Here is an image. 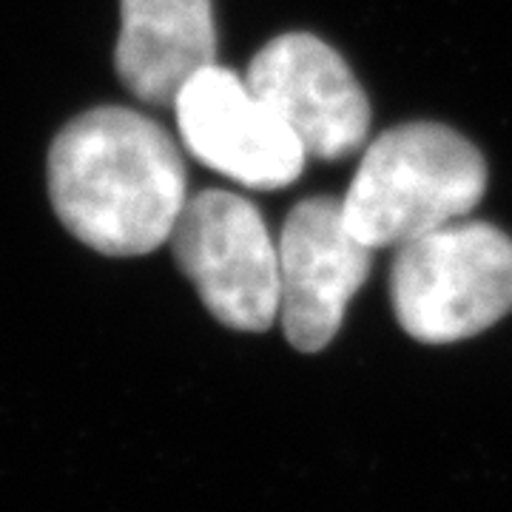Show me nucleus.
Instances as JSON below:
<instances>
[{
  "mask_svg": "<svg viewBox=\"0 0 512 512\" xmlns=\"http://www.w3.org/2000/svg\"><path fill=\"white\" fill-rule=\"evenodd\" d=\"M390 302L421 345L473 339L512 313V237L490 222L456 220L404 242L390 268Z\"/></svg>",
  "mask_w": 512,
  "mask_h": 512,
  "instance_id": "3",
  "label": "nucleus"
},
{
  "mask_svg": "<svg viewBox=\"0 0 512 512\" xmlns=\"http://www.w3.org/2000/svg\"><path fill=\"white\" fill-rule=\"evenodd\" d=\"M279 319L293 348L319 353L336 339L350 299L373 268V248L353 237L342 200H302L282 225Z\"/></svg>",
  "mask_w": 512,
  "mask_h": 512,
  "instance_id": "5",
  "label": "nucleus"
},
{
  "mask_svg": "<svg viewBox=\"0 0 512 512\" xmlns=\"http://www.w3.org/2000/svg\"><path fill=\"white\" fill-rule=\"evenodd\" d=\"M60 222L106 256H143L171 239L188 200L180 148L160 123L123 106L74 117L49 151Z\"/></svg>",
  "mask_w": 512,
  "mask_h": 512,
  "instance_id": "1",
  "label": "nucleus"
},
{
  "mask_svg": "<svg viewBox=\"0 0 512 512\" xmlns=\"http://www.w3.org/2000/svg\"><path fill=\"white\" fill-rule=\"evenodd\" d=\"M487 191V163L441 123L387 128L367 148L342 200L345 222L367 248H399L467 217Z\"/></svg>",
  "mask_w": 512,
  "mask_h": 512,
  "instance_id": "2",
  "label": "nucleus"
},
{
  "mask_svg": "<svg viewBox=\"0 0 512 512\" xmlns=\"http://www.w3.org/2000/svg\"><path fill=\"white\" fill-rule=\"evenodd\" d=\"M185 148L228 180L276 191L299 180L308 151L239 74L208 66L174 100Z\"/></svg>",
  "mask_w": 512,
  "mask_h": 512,
  "instance_id": "7",
  "label": "nucleus"
},
{
  "mask_svg": "<svg viewBox=\"0 0 512 512\" xmlns=\"http://www.w3.org/2000/svg\"><path fill=\"white\" fill-rule=\"evenodd\" d=\"M245 83L316 160H345L365 146L370 100L336 49L308 32L265 43Z\"/></svg>",
  "mask_w": 512,
  "mask_h": 512,
  "instance_id": "6",
  "label": "nucleus"
},
{
  "mask_svg": "<svg viewBox=\"0 0 512 512\" xmlns=\"http://www.w3.org/2000/svg\"><path fill=\"white\" fill-rule=\"evenodd\" d=\"M174 256L225 328L262 333L279 316V248L254 202L208 188L188 197L171 231Z\"/></svg>",
  "mask_w": 512,
  "mask_h": 512,
  "instance_id": "4",
  "label": "nucleus"
},
{
  "mask_svg": "<svg viewBox=\"0 0 512 512\" xmlns=\"http://www.w3.org/2000/svg\"><path fill=\"white\" fill-rule=\"evenodd\" d=\"M120 9V83L143 103L174 106L185 83L217 63L211 0H123Z\"/></svg>",
  "mask_w": 512,
  "mask_h": 512,
  "instance_id": "8",
  "label": "nucleus"
}]
</instances>
